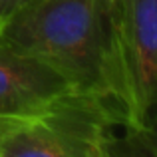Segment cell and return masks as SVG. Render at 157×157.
Segmentation results:
<instances>
[{
    "label": "cell",
    "mask_w": 157,
    "mask_h": 157,
    "mask_svg": "<svg viewBox=\"0 0 157 157\" xmlns=\"http://www.w3.org/2000/svg\"><path fill=\"white\" fill-rule=\"evenodd\" d=\"M78 92L64 74L0 38V115L38 113Z\"/></svg>",
    "instance_id": "277c9868"
},
{
    "label": "cell",
    "mask_w": 157,
    "mask_h": 157,
    "mask_svg": "<svg viewBox=\"0 0 157 157\" xmlns=\"http://www.w3.org/2000/svg\"><path fill=\"white\" fill-rule=\"evenodd\" d=\"M105 100L129 129L157 111V0H111Z\"/></svg>",
    "instance_id": "7a4b0ae2"
},
{
    "label": "cell",
    "mask_w": 157,
    "mask_h": 157,
    "mask_svg": "<svg viewBox=\"0 0 157 157\" xmlns=\"http://www.w3.org/2000/svg\"><path fill=\"white\" fill-rule=\"evenodd\" d=\"M123 129H125L123 135H109L100 157H153L133 129H127V127Z\"/></svg>",
    "instance_id": "5b68a950"
},
{
    "label": "cell",
    "mask_w": 157,
    "mask_h": 157,
    "mask_svg": "<svg viewBox=\"0 0 157 157\" xmlns=\"http://www.w3.org/2000/svg\"><path fill=\"white\" fill-rule=\"evenodd\" d=\"M117 113L104 98L78 92L38 113L0 123V157H100Z\"/></svg>",
    "instance_id": "3957f363"
},
{
    "label": "cell",
    "mask_w": 157,
    "mask_h": 157,
    "mask_svg": "<svg viewBox=\"0 0 157 157\" xmlns=\"http://www.w3.org/2000/svg\"><path fill=\"white\" fill-rule=\"evenodd\" d=\"M109 8L111 0H36L0 22V38L105 100Z\"/></svg>",
    "instance_id": "6da1fadb"
},
{
    "label": "cell",
    "mask_w": 157,
    "mask_h": 157,
    "mask_svg": "<svg viewBox=\"0 0 157 157\" xmlns=\"http://www.w3.org/2000/svg\"><path fill=\"white\" fill-rule=\"evenodd\" d=\"M129 129V127H127ZM137 133V137L141 139V143L149 149V153L157 157V111L149 117V121L141 127V129H133Z\"/></svg>",
    "instance_id": "8992f818"
},
{
    "label": "cell",
    "mask_w": 157,
    "mask_h": 157,
    "mask_svg": "<svg viewBox=\"0 0 157 157\" xmlns=\"http://www.w3.org/2000/svg\"><path fill=\"white\" fill-rule=\"evenodd\" d=\"M32 2H36V0H0V22H4L14 12H18L20 8L28 6Z\"/></svg>",
    "instance_id": "52a82bcc"
}]
</instances>
